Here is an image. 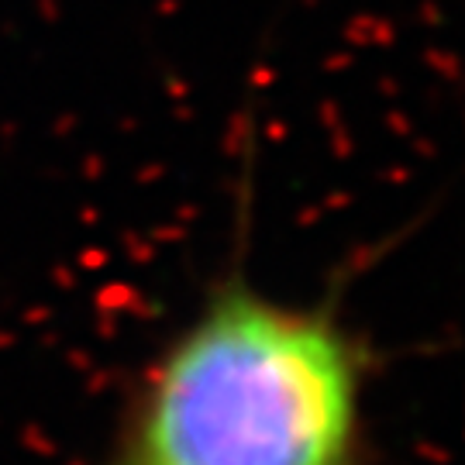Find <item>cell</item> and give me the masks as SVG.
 <instances>
[{
	"label": "cell",
	"instance_id": "obj_1",
	"mask_svg": "<svg viewBox=\"0 0 465 465\" xmlns=\"http://www.w3.org/2000/svg\"><path fill=\"white\" fill-rule=\"evenodd\" d=\"M366 341L238 269L142 372L94 465H366Z\"/></svg>",
	"mask_w": 465,
	"mask_h": 465
}]
</instances>
